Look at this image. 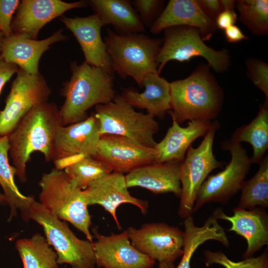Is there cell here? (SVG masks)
Here are the masks:
<instances>
[{
	"label": "cell",
	"instance_id": "obj_42",
	"mask_svg": "<svg viewBox=\"0 0 268 268\" xmlns=\"http://www.w3.org/2000/svg\"><path fill=\"white\" fill-rule=\"evenodd\" d=\"M159 268H175L174 262L171 261L159 262Z\"/></svg>",
	"mask_w": 268,
	"mask_h": 268
},
{
	"label": "cell",
	"instance_id": "obj_22",
	"mask_svg": "<svg viewBox=\"0 0 268 268\" xmlns=\"http://www.w3.org/2000/svg\"><path fill=\"white\" fill-rule=\"evenodd\" d=\"M181 163L173 160L137 167L125 176L127 187H141L156 194L172 193L180 197Z\"/></svg>",
	"mask_w": 268,
	"mask_h": 268
},
{
	"label": "cell",
	"instance_id": "obj_26",
	"mask_svg": "<svg viewBox=\"0 0 268 268\" xmlns=\"http://www.w3.org/2000/svg\"><path fill=\"white\" fill-rule=\"evenodd\" d=\"M184 245L182 258L177 268H191V261L197 248L209 240L218 241L225 246L229 245V240L223 228L212 215L203 226H197L192 215L184 221Z\"/></svg>",
	"mask_w": 268,
	"mask_h": 268
},
{
	"label": "cell",
	"instance_id": "obj_1",
	"mask_svg": "<svg viewBox=\"0 0 268 268\" xmlns=\"http://www.w3.org/2000/svg\"><path fill=\"white\" fill-rule=\"evenodd\" d=\"M61 126L60 109L46 102L30 110L7 135L8 153L20 182L27 181L26 166L33 152L42 153L46 162L53 160L54 139Z\"/></svg>",
	"mask_w": 268,
	"mask_h": 268
},
{
	"label": "cell",
	"instance_id": "obj_36",
	"mask_svg": "<svg viewBox=\"0 0 268 268\" xmlns=\"http://www.w3.org/2000/svg\"><path fill=\"white\" fill-rule=\"evenodd\" d=\"M20 2L18 0H0V31L4 37L12 34L11 28L12 17Z\"/></svg>",
	"mask_w": 268,
	"mask_h": 268
},
{
	"label": "cell",
	"instance_id": "obj_31",
	"mask_svg": "<svg viewBox=\"0 0 268 268\" xmlns=\"http://www.w3.org/2000/svg\"><path fill=\"white\" fill-rule=\"evenodd\" d=\"M70 181L81 190L112 171L97 158L85 156L64 169Z\"/></svg>",
	"mask_w": 268,
	"mask_h": 268
},
{
	"label": "cell",
	"instance_id": "obj_45",
	"mask_svg": "<svg viewBox=\"0 0 268 268\" xmlns=\"http://www.w3.org/2000/svg\"><path fill=\"white\" fill-rule=\"evenodd\" d=\"M64 268H67V267H65Z\"/></svg>",
	"mask_w": 268,
	"mask_h": 268
},
{
	"label": "cell",
	"instance_id": "obj_7",
	"mask_svg": "<svg viewBox=\"0 0 268 268\" xmlns=\"http://www.w3.org/2000/svg\"><path fill=\"white\" fill-rule=\"evenodd\" d=\"M95 109L101 135L122 136L150 148L156 145L154 135L159 131L158 123L150 115L136 112L121 95L116 94L111 101Z\"/></svg>",
	"mask_w": 268,
	"mask_h": 268
},
{
	"label": "cell",
	"instance_id": "obj_9",
	"mask_svg": "<svg viewBox=\"0 0 268 268\" xmlns=\"http://www.w3.org/2000/svg\"><path fill=\"white\" fill-rule=\"evenodd\" d=\"M220 126L218 121L211 127L197 148L190 146L180 168L181 193L178 214L182 218L191 216L198 192L208 175L224 163L218 161L212 150L214 136Z\"/></svg>",
	"mask_w": 268,
	"mask_h": 268
},
{
	"label": "cell",
	"instance_id": "obj_12",
	"mask_svg": "<svg viewBox=\"0 0 268 268\" xmlns=\"http://www.w3.org/2000/svg\"><path fill=\"white\" fill-rule=\"evenodd\" d=\"M125 231L132 245L155 261L174 262L183 255L184 232L176 227L155 222Z\"/></svg>",
	"mask_w": 268,
	"mask_h": 268
},
{
	"label": "cell",
	"instance_id": "obj_10",
	"mask_svg": "<svg viewBox=\"0 0 268 268\" xmlns=\"http://www.w3.org/2000/svg\"><path fill=\"white\" fill-rule=\"evenodd\" d=\"M223 150H227L231 160L225 168L217 174L207 177L200 188L193 212L208 202L226 203L241 190L252 164L251 158L241 143L231 139L221 142Z\"/></svg>",
	"mask_w": 268,
	"mask_h": 268
},
{
	"label": "cell",
	"instance_id": "obj_19",
	"mask_svg": "<svg viewBox=\"0 0 268 268\" xmlns=\"http://www.w3.org/2000/svg\"><path fill=\"white\" fill-rule=\"evenodd\" d=\"M68 37L60 29L50 37L36 40L19 34L3 37L0 56L6 62L31 74H38L39 62L42 54L51 45L67 40Z\"/></svg>",
	"mask_w": 268,
	"mask_h": 268
},
{
	"label": "cell",
	"instance_id": "obj_33",
	"mask_svg": "<svg viewBox=\"0 0 268 268\" xmlns=\"http://www.w3.org/2000/svg\"><path fill=\"white\" fill-rule=\"evenodd\" d=\"M204 256L207 266L217 264L225 268H268V254L266 251L257 257L247 258L240 262L230 260L220 252L205 251Z\"/></svg>",
	"mask_w": 268,
	"mask_h": 268
},
{
	"label": "cell",
	"instance_id": "obj_40",
	"mask_svg": "<svg viewBox=\"0 0 268 268\" xmlns=\"http://www.w3.org/2000/svg\"><path fill=\"white\" fill-rule=\"evenodd\" d=\"M224 34L226 40L229 43H236L248 38L235 25H231L225 29Z\"/></svg>",
	"mask_w": 268,
	"mask_h": 268
},
{
	"label": "cell",
	"instance_id": "obj_4",
	"mask_svg": "<svg viewBox=\"0 0 268 268\" xmlns=\"http://www.w3.org/2000/svg\"><path fill=\"white\" fill-rule=\"evenodd\" d=\"M104 40L112 70L121 78L130 76L141 88L147 74H157L163 39L141 33L118 34L107 28Z\"/></svg>",
	"mask_w": 268,
	"mask_h": 268
},
{
	"label": "cell",
	"instance_id": "obj_18",
	"mask_svg": "<svg viewBox=\"0 0 268 268\" xmlns=\"http://www.w3.org/2000/svg\"><path fill=\"white\" fill-rule=\"evenodd\" d=\"M60 19L77 40L84 56V62L114 74L106 46L101 36L104 25L98 16L96 14L73 18L62 16Z\"/></svg>",
	"mask_w": 268,
	"mask_h": 268
},
{
	"label": "cell",
	"instance_id": "obj_15",
	"mask_svg": "<svg viewBox=\"0 0 268 268\" xmlns=\"http://www.w3.org/2000/svg\"><path fill=\"white\" fill-rule=\"evenodd\" d=\"M100 136L99 123L94 114L61 126L54 139L53 161L56 163L77 155L95 158Z\"/></svg>",
	"mask_w": 268,
	"mask_h": 268
},
{
	"label": "cell",
	"instance_id": "obj_6",
	"mask_svg": "<svg viewBox=\"0 0 268 268\" xmlns=\"http://www.w3.org/2000/svg\"><path fill=\"white\" fill-rule=\"evenodd\" d=\"M39 203L59 219L69 222L93 243L90 231L91 216L82 190L77 188L63 170L53 169L39 182Z\"/></svg>",
	"mask_w": 268,
	"mask_h": 268
},
{
	"label": "cell",
	"instance_id": "obj_37",
	"mask_svg": "<svg viewBox=\"0 0 268 268\" xmlns=\"http://www.w3.org/2000/svg\"><path fill=\"white\" fill-rule=\"evenodd\" d=\"M197 2L203 12L214 21L219 14L224 11L221 0H198Z\"/></svg>",
	"mask_w": 268,
	"mask_h": 268
},
{
	"label": "cell",
	"instance_id": "obj_13",
	"mask_svg": "<svg viewBox=\"0 0 268 268\" xmlns=\"http://www.w3.org/2000/svg\"><path fill=\"white\" fill-rule=\"evenodd\" d=\"M156 156L154 148L141 145L122 136L105 134L100 136L95 158L112 171L124 174L154 163Z\"/></svg>",
	"mask_w": 268,
	"mask_h": 268
},
{
	"label": "cell",
	"instance_id": "obj_29",
	"mask_svg": "<svg viewBox=\"0 0 268 268\" xmlns=\"http://www.w3.org/2000/svg\"><path fill=\"white\" fill-rule=\"evenodd\" d=\"M9 144L7 135L0 136V185L2 188L5 201L10 208L9 219L27 207L33 197L21 194L14 180L16 170L8 161Z\"/></svg>",
	"mask_w": 268,
	"mask_h": 268
},
{
	"label": "cell",
	"instance_id": "obj_14",
	"mask_svg": "<svg viewBox=\"0 0 268 268\" xmlns=\"http://www.w3.org/2000/svg\"><path fill=\"white\" fill-rule=\"evenodd\" d=\"M96 264L103 268H153L155 261L135 249L126 231L105 236L97 227L92 229Z\"/></svg>",
	"mask_w": 268,
	"mask_h": 268
},
{
	"label": "cell",
	"instance_id": "obj_2",
	"mask_svg": "<svg viewBox=\"0 0 268 268\" xmlns=\"http://www.w3.org/2000/svg\"><path fill=\"white\" fill-rule=\"evenodd\" d=\"M208 65L201 64L187 77L170 82L171 110L180 125L186 121H210L220 113L224 93Z\"/></svg>",
	"mask_w": 268,
	"mask_h": 268
},
{
	"label": "cell",
	"instance_id": "obj_39",
	"mask_svg": "<svg viewBox=\"0 0 268 268\" xmlns=\"http://www.w3.org/2000/svg\"><path fill=\"white\" fill-rule=\"evenodd\" d=\"M237 15L233 10H224L216 18L215 22L216 27L225 30L228 27L234 25L237 20Z\"/></svg>",
	"mask_w": 268,
	"mask_h": 268
},
{
	"label": "cell",
	"instance_id": "obj_3",
	"mask_svg": "<svg viewBox=\"0 0 268 268\" xmlns=\"http://www.w3.org/2000/svg\"><path fill=\"white\" fill-rule=\"evenodd\" d=\"M70 70L71 76L62 89L65 99L60 109L62 126L83 120L88 109L109 103L116 95L114 74L85 62H72Z\"/></svg>",
	"mask_w": 268,
	"mask_h": 268
},
{
	"label": "cell",
	"instance_id": "obj_21",
	"mask_svg": "<svg viewBox=\"0 0 268 268\" xmlns=\"http://www.w3.org/2000/svg\"><path fill=\"white\" fill-rule=\"evenodd\" d=\"M213 215L217 219L230 222L231 226L228 230L245 239L247 248L243 258L251 257L264 246L268 245V217L264 208L255 207L247 210L236 207L231 216L218 209Z\"/></svg>",
	"mask_w": 268,
	"mask_h": 268
},
{
	"label": "cell",
	"instance_id": "obj_25",
	"mask_svg": "<svg viewBox=\"0 0 268 268\" xmlns=\"http://www.w3.org/2000/svg\"><path fill=\"white\" fill-rule=\"evenodd\" d=\"M88 2L104 26L111 25L116 33H139L145 31L131 0H90Z\"/></svg>",
	"mask_w": 268,
	"mask_h": 268
},
{
	"label": "cell",
	"instance_id": "obj_41",
	"mask_svg": "<svg viewBox=\"0 0 268 268\" xmlns=\"http://www.w3.org/2000/svg\"><path fill=\"white\" fill-rule=\"evenodd\" d=\"M224 10H233L234 9L236 2L231 0H221Z\"/></svg>",
	"mask_w": 268,
	"mask_h": 268
},
{
	"label": "cell",
	"instance_id": "obj_44",
	"mask_svg": "<svg viewBox=\"0 0 268 268\" xmlns=\"http://www.w3.org/2000/svg\"><path fill=\"white\" fill-rule=\"evenodd\" d=\"M0 201H5V199L4 195L0 194Z\"/></svg>",
	"mask_w": 268,
	"mask_h": 268
},
{
	"label": "cell",
	"instance_id": "obj_43",
	"mask_svg": "<svg viewBox=\"0 0 268 268\" xmlns=\"http://www.w3.org/2000/svg\"><path fill=\"white\" fill-rule=\"evenodd\" d=\"M3 37L2 33L0 31V53L1 52V44Z\"/></svg>",
	"mask_w": 268,
	"mask_h": 268
},
{
	"label": "cell",
	"instance_id": "obj_35",
	"mask_svg": "<svg viewBox=\"0 0 268 268\" xmlns=\"http://www.w3.org/2000/svg\"><path fill=\"white\" fill-rule=\"evenodd\" d=\"M249 76L254 84L268 98V65L261 59L250 58L246 61Z\"/></svg>",
	"mask_w": 268,
	"mask_h": 268
},
{
	"label": "cell",
	"instance_id": "obj_5",
	"mask_svg": "<svg viewBox=\"0 0 268 268\" xmlns=\"http://www.w3.org/2000/svg\"><path fill=\"white\" fill-rule=\"evenodd\" d=\"M21 213L25 221L32 219L43 227L47 240L57 253L59 265L69 264L72 268H95L93 243L77 237L66 222L33 198Z\"/></svg>",
	"mask_w": 268,
	"mask_h": 268
},
{
	"label": "cell",
	"instance_id": "obj_16",
	"mask_svg": "<svg viewBox=\"0 0 268 268\" xmlns=\"http://www.w3.org/2000/svg\"><path fill=\"white\" fill-rule=\"evenodd\" d=\"M88 5V1L67 2L60 0H23L11 24L12 34L36 40L40 29L47 23L70 9Z\"/></svg>",
	"mask_w": 268,
	"mask_h": 268
},
{
	"label": "cell",
	"instance_id": "obj_38",
	"mask_svg": "<svg viewBox=\"0 0 268 268\" xmlns=\"http://www.w3.org/2000/svg\"><path fill=\"white\" fill-rule=\"evenodd\" d=\"M19 67L6 62L0 55V94L4 84L17 72Z\"/></svg>",
	"mask_w": 268,
	"mask_h": 268
},
{
	"label": "cell",
	"instance_id": "obj_30",
	"mask_svg": "<svg viewBox=\"0 0 268 268\" xmlns=\"http://www.w3.org/2000/svg\"><path fill=\"white\" fill-rule=\"evenodd\" d=\"M255 175L244 181L241 188V195L237 207L252 209L257 206L268 207V156L267 154L259 163Z\"/></svg>",
	"mask_w": 268,
	"mask_h": 268
},
{
	"label": "cell",
	"instance_id": "obj_17",
	"mask_svg": "<svg viewBox=\"0 0 268 268\" xmlns=\"http://www.w3.org/2000/svg\"><path fill=\"white\" fill-rule=\"evenodd\" d=\"M124 174L114 172L97 179L82 190L84 200L87 205L99 204L108 211L117 226H121L116 215L117 208L128 203L137 206L143 214L147 213L148 202L132 196L128 190Z\"/></svg>",
	"mask_w": 268,
	"mask_h": 268
},
{
	"label": "cell",
	"instance_id": "obj_8",
	"mask_svg": "<svg viewBox=\"0 0 268 268\" xmlns=\"http://www.w3.org/2000/svg\"><path fill=\"white\" fill-rule=\"evenodd\" d=\"M164 30V37L157 58L158 75L169 61L188 62L198 56L204 58L210 67L217 72H223L229 67L231 62L228 51L226 49L215 50L207 46L198 28L177 25Z\"/></svg>",
	"mask_w": 268,
	"mask_h": 268
},
{
	"label": "cell",
	"instance_id": "obj_20",
	"mask_svg": "<svg viewBox=\"0 0 268 268\" xmlns=\"http://www.w3.org/2000/svg\"><path fill=\"white\" fill-rule=\"evenodd\" d=\"M177 25L198 28L203 41L210 40L217 29L215 21L203 12L197 0H170L150 31L157 34L166 28Z\"/></svg>",
	"mask_w": 268,
	"mask_h": 268
},
{
	"label": "cell",
	"instance_id": "obj_28",
	"mask_svg": "<svg viewBox=\"0 0 268 268\" xmlns=\"http://www.w3.org/2000/svg\"><path fill=\"white\" fill-rule=\"evenodd\" d=\"M15 247L23 268H59L56 252L40 233L18 240Z\"/></svg>",
	"mask_w": 268,
	"mask_h": 268
},
{
	"label": "cell",
	"instance_id": "obj_27",
	"mask_svg": "<svg viewBox=\"0 0 268 268\" xmlns=\"http://www.w3.org/2000/svg\"><path fill=\"white\" fill-rule=\"evenodd\" d=\"M232 140L247 142L253 149L252 163H260L268 148V100L260 106L256 117L248 124L237 128L232 134Z\"/></svg>",
	"mask_w": 268,
	"mask_h": 268
},
{
	"label": "cell",
	"instance_id": "obj_11",
	"mask_svg": "<svg viewBox=\"0 0 268 268\" xmlns=\"http://www.w3.org/2000/svg\"><path fill=\"white\" fill-rule=\"evenodd\" d=\"M51 90L39 73L31 74L18 69L0 112V136L9 135L20 119L36 106L48 102Z\"/></svg>",
	"mask_w": 268,
	"mask_h": 268
},
{
	"label": "cell",
	"instance_id": "obj_23",
	"mask_svg": "<svg viewBox=\"0 0 268 268\" xmlns=\"http://www.w3.org/2000/svg\"><path fill=\"white\" fill-rule=\"evenodd\" d=\"M172 126L162 140L154 147L156 156L154 163L169 161L182 162L191 143L197 138L204 136L212 123L210 121H189L186 127H182L172 118Z\"/></svg>",
	"mask_w": 268,
	"mask_h": 268
},
{
	"label": "cell",
	"instance_id": "obj_34",
	"mask_svg": "<svg viewBox=\"0 0 268 268\" xmlns=\"http://www.w3.org/2000/svg\"><path fill=\"white\" fill-rule=\"evenodd\" d=\"M132 3L139 13L141 23L144 27L149 28L152 26L164 8V1L161 0H133Z\"/></svg>",
	"mask_w": 268,
	"mask_h": 268
},
{
	"label": "cell",
	"instance_id": "obj_32",
	"mask_svg": "<svg viewBox=\"0 0 268 268\" xmlns=\"http://www.w3.org/2000/svg\"><path fill=\"white\" fill-rule=\"evenodd\" d=\"M236 3L241 22L254 34L268 33V0H239Z\"/></svg>",
	"mask_w": 268,
	"mask_h": 268
},
{
	"label": "cell",
	"instance_id": "obj_24",
	"mask_svg": "<svg viewBox=\"0 0 268 268\" xmlns=\"http://www.w3.org/2000/svg\"><path fill=\"white\" fill-rule=\"evenodd\" d=\"M143 92L133 87L124 89L122 96L133 107L146 109L153 117L163 118L171 110L170 82L157 73H150L144 78Z\"/></svg>",
	"mask_w": 268,
	"mask_h": 268
}]
</instances>
